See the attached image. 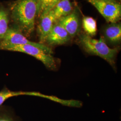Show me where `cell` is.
Wrapping results in <instances>:
<instances>
[{
    "label": "cell",
    "mask_w": 121,
    "mask_h": 121,
    "mask_svg": "<svg viewBox=\"0 0 121 121\" xmlns=\"http://www.w3.org/2000/svg\"><path fill=\"white\" fill-rule=\"evenodd\" d=\"M71 38L66 30L56 22L48 33L44 43L49 46L62 45L67 43Z\"/></svg>",
    "instance_id": "7"
},
{
    "label": "cell",
    "mask_w": 121,
    "mask_h": 121,
    "mask_svg": "<svg viewBox=\"0 0 121 121\" xmlns=\"http://www.w3.org/2000/svg\"><path fill=\"white\" fill-rule=\"evenodd\" d=\"M82 26L87 35L91 37L95 35L97 31V25L94 18L90 17H84L82 19Z\"/></svg>",
    "instance_id": "13"
},
{
    "label": "cell",
    "mask_w": 121,
    "mask_h": 121,
    "mask_svg": "<svg viewBox=\"0 0 121 121\" xmlns=\"http://www.w3.org/2000/svg\"><path fill=\"white\" fill-rule=\"evenodd\" d=\"M60 0H38L37 15L48 13L54 8Z\"/></svg>",
    "instance_id": "14"
},
{
    "label": "cell",
    "mask_w": 121,
    "mask_h": 121,
    "mask_svg": "<svg viewBox=\"0 0 121 121\" xmlns=\"http://www.w3.org/2000/svg\"><path fill=\"white\" fill-rule=\"evenodd\" d=\"M99 11L106 21L116 23L121 17V5L119 1L111 0H87Z\"/></svg>",
    "instance_id": "4"
},
{
    "label": "cell",
    "mask_w": 121,
    "mask_h": 121,
    "mask_svg": "<svg viewBox=\"0 0 121 121\" xmlns=\"http://www.w3.org/2000/svg\"><path fill=\"white\" fill-rule=\"evenodd\" d=\"M30 44L43 50L48 54H52V49L43 44L31 41L27 39L21 31L14 26H9L4 38L0 43V46L5 45Z\"/></svg>",
    "instance_id": "5"
},
{
    "label": "cell",
    "mask_w": 121,
    "mask_h": 121,
    "mask_svg": "<svg viewBox=\"0 0 121 121\" xmlns=\"http://www.w3.org/2000/svg\"><path fill=\"white\" fill-rule=\"evenodd\" d=\"M10 19L9 8L0 4V43L9 29Z\"/></svg>",
    "instance_id": "11"
},
{
    "label": "cell",
    "mask_w": 121,
    "mask_h": 121,
    "mask_svg": "<svg viewBox=\"0 0 121 121\" xmlns=\"http://www.w3.org/2000/svg\"><path fill=\"white\" fill-rule=\"evenodd\" d=\"M56 22L66 30L71 38L74 37L79 31V21L78 13L75 10L66 16L60 17Z\"/></svg>",
    "instance_id": "8"
},
{
    "label": "cell",
    "mask_w": 121,
    "mask_h": 121,
    "mask_svg": "<svg viewBox=\"0 0 121 121\" xmlns=\"http://www.w3.org/2000/svg\"><path fill=\"white\" fill-rule=\"evenodd\" d=\"M52 10L56 22L60 17L66 16L71 13L73 11V6L70 0H60Z\"/></svg>",
    "instance_id": "10"
},
{
    "label": "cell",
    "mask_w": 121,
    "mask_h": 121,
    "mask_svg": "<svg viewBox=\"0 0 121 121\" xmlns=\"http://www.w3.org/2000/svg\"><path fill=\"white\" fill-rule=\"evenodd\" d=\"M114 0V1H120V0Z\"/></svg>",
    "instance_id": "16"
},
{
    "label": "cell",
    "mask_w": 121,
    "mask_h": 121,
    "mask_svg": "<svg viewBox=\"0 0 121 121\" xmlns=\"http://www.w3.org/2000/svg\"><path fill=\"white\" fill-rule=\"evenodd\" d=\"M0 121H18L11 108L1 105L0 106Z\"/></svg>",
    "instance_id": "15"
},
{
    "label": "cell",
    "mask_w": 121,
    "mask_h": 121,
    "mask_svg": "<svg viewBox=\"0 0 121 121\" xmlns=\"http://www.w3.org/2000/svg\"><path fill=\"white\" fill-rule=\"evenodd\" d=\"M0 50L24 53L40 60L49 69L52 70L56 68V60L51 54H48L41 49L32 45H5L0 46Z\"/></svg>",
    "instance_id": "3"
},
{
    "label": "cell",
    "mask_w": 121,
    "mask_h": 121,
    "mask_svg": "<svg viewBox=\"0 0 121 121\" xmlns=\"http://www.w3.org/2000/svg\"><path fill=\"white\" fill-rule=\"evenodd\" d=\"M38 8V0H17L9 8L13 26L26 37H29L34 30Z\"/></svg>",
    "instance_id": "1"
},
{
    "label": "cell",
    "mask_w": 121,
    "mask_h": 121,
    "mask_svg": "<svg viewBox=\"0 0 121 121\" xmlns=\"http://www.w3.org/2000/svg\"><path fill=\"white\" fill-rule=\"evenodd\" d=\"M28 95L44 97V95L37 92H28L22 91H12L6 87H4L0 91V106L2 105L4 101L10 98L18 95Z\"/></svg>",
    "instance_id": "12"
},
{
    "label": "cell",
    "mask_w": 121,
    "mask_h": 121,
    "mask_svg": "<svg viewBox=\"0 0 121 121\" xmlns=\"http://www.w3.org/2000/svg\"><path fill=\"white\" fill-rule=\"evenodd\" d=\"M39 17V20L37 27V33L39 43L45 44V39L55 23V19L52 10Z\"/></svg>",
    "instance_id": "6"
},
{
    "label": "cell",
    "mask_w": 121,
    "mask_h": 121,
    "mask_svg": "<svg viewBox=\"0 0 121 121\" xmlns=\"http://www.w3.org/2000/svg\"><path fill=\"white\" fill-rule=\"evenodd\" d=\"M104 39L106 42L112 45L119 44L121 40V25L120 23H111L104 30Z\"/></svg>",
    "instance_id": "9"
},
{
    "label": "cell",
    "mask_w": 121,
    "mask_h": 121,
    "mask_svg": "<svg viewBox=\"0 0 121 121\" xmlns=\"http://www.w3.org/2000/svg\"><path fill=\"white\" fill-rule=\"evenodd\" d=\"M78 41L86 52L90 55L99 56L107 61L112 67H115V59L119 51V47L109 48L103 36L96 39L86 33L80 34Z\"/></svg>",
    "instance_id": "2"
}]
</instances>
